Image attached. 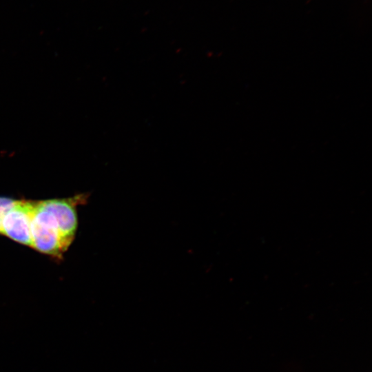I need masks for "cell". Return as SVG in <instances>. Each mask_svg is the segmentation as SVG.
Listing matches in <instances>:
<instances>
[{
    "mask_svg": "<svg viewBox=\"0 0 372 372\" xmlns=\"http://www.w3.org/2000/svg\"><path fill=\"white\" fill-rule=\"evenodd\" d=\"M15 201V199L11 198L0 196V234H1V223L3 218Z\"/></svg>",
    "mask_w": 372,
    "mask_h": 372,
    "instance_id": "3",
    "label": "cell"
},
{
    "mask_svg": "<svg viewBox=\"0 0 372 372\" xmlns=\"http://www.w3.org/2000/svg\"><path fill=\"white\" fill-rule=\"evenodd\" d=\"M87 196L36 201L31 222L32 247L61 257L74 239L78 225L76 206Z\"/></svg>",
    "mask_w": 372,
    "mask_h": 372,
    "instance_id": "1",
    "label": "cell"
},
{
    "mask_svg": "<svg viewBox=\"0 0 372 372\" xmlns=\"http://www.w3.org/2000/svg\"><path fill=\"white\" fill-rule=\"evenodd\" d=\"M35 205L36 201L16 200L3 218L1 234L31 247V222Z\"/></svg>",
    "mask_w": 372,
    "mask_h": 372,
    "instance_id": "2",
    "label": "cell"
}]
</instances>
